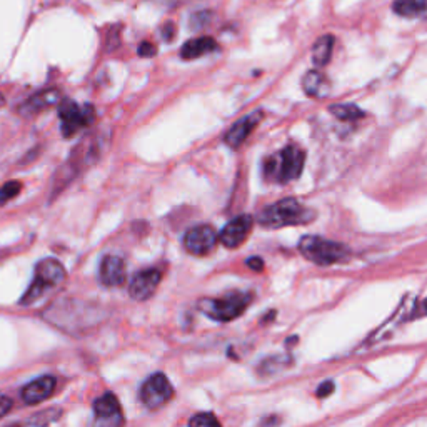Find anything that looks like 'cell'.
<instances>
[{"instance_id": "6da1fadb", "label": "cell", "mask_w": 427, "mask_h": 427, "mask_svg": "<svg viewBox=\"0 0 427 427\" xmlns=\"http://www.w3.org/2000/svg\"><path fill=\"white\" fill-rule=\"evenodd\" d=\"M316 214L297 199H282L276 204L265 207L259 215V224L267 229H279L285 226H299L314 221Z\"/></svg>"}, {"instance_id": "7a4b0ae2", "label": "cell", "mask_w": 427, "mask_h": 427, "mask_svg": "<svg viewBox=\"0 0 427 427\" xmlns=\"http://www.w3.org/2000/svg\"><path fill=\"white\" fill-rule=\"evenodd\" d=\"M305 154L297 146H287L281 152L267 157L264 162V176L267 181L287 184L301 176Z\"/></svg>"}, {"instance_id": "3957f363", "label": "cell", "mask_w": 427, "mask_h": 427, "mask_svg": "<svg viewBox=\"0 0 427 427\" xmlns=\"http://www.w3.org/2000/svg\"><path fill=\"white\" fill-rule=\"evenodd\" d=\"M65 279V269L57 259H44L35 265V276L31 287L24 294L20 304L31 305L47 294L51 289L57 287Z\"/></svg>"}, {"instance_id": "277c9868", "label": "cell", "mask_w": 427, "mask_h": 427, "mask_svg": "<svg viewBox=\"0 0 427 427\" xmlns=\"http://www.w3.org/2000/svg\"><path fill=\"white\" fill-rule=\"evenodd\" d=\"M299 251L305 259L317 265H333L344 262L349 257V249L344 244L319 237V235H305L301 239Z\"/></svg>"}, {"instance_id": "5b68a950", "label": "cell", "mask_w": 427, "mask_h": 427, "mask_svg": "<svg viewBox=\"0 0 427 427\" xmlns=\"http://www.w3.org/2000/svg\"><path fill=\"white\" fill-rule=\"evenodd\" d=\"M252 301L251 292H229L221 299H204L199 304V309L217 322H229L242 316Z\"/></svg>"}, {"instance_id": "8992f818", "label": "cell", "mask_w": 427, "mask_h": 427, "mask_svg": "<svg viewBox=\"0 0 427 427\" xmlns=\"http://www.w3.org/2000/svg\"><path fill=\"white\" fill-rule=\"evenodd\" d=\"M59 117L62 120V134L64 137H72L78 131L85 128L94 122L95 110L92 106H77L76 102L65 99L59 103Z\"/></svg>"}, {"instance_id": "52a82bcc", "label": "cell", "mask_w": 427, "mask_h": 427, "mask_svg": "<svg viewBox=\"0 0 427 427\" xmlns=\"http://www.w3.org/2000/svg\"><path fill=\"white\" fill-rule=\"evenodd\" d=\"M174 389L162 372L151 376L140 387V401L147 409H159L172 399Z\"/></svg>"}, {"instance_id": "ba28073f", "label": "cell", "mask_w": 427, "mask_h": 427, "mask_svg": "<svg viewBox=\"0 0 427 427\" xmlns=\"http://www.w3.org/2000/svg\"><path fill=\"white\" fill-rule=\"evenodd\" d=\"M219 242L217 234L210 226H196L189 229L184 235L185 251L194 256H207L214 251L215 244Z\"/></svg>"}, {"instance_id": "9c48e42d", "label": "cell", "mask_w": 427, "mask_h": 427, "mask_svg": "<svg viewBox=\"0 0 427 427\" xmlns=\"http://www.w3.org/2000/svg\"><path fill=\"white\" fill-rule=\"evenodd\" d=\"M162 281V271L157 267L146 269V271L137 272L128 284V294L135 301H147L154 296L157 287Z\"/></svg>"}, {"instance_id": "30bf717a", "label": "cell", "mask_w": 427, "mask_h": 427, "mask_svg": "<svg viewBox=\"0 0 427 427\" xmlns=\"http://www.w3.org/2000/svg\"><path fill=\"white\" fill-rule=\"evenodd\" d=\"M252 224H254V221H252L251 215H239V217L232 219V221L224 227L221 235H219V240H221L222 246L227 249H235L242 246L244 240L251 234Z\"/></svg>"}, {"instance_id": "8fae6325", "label": "cell", "mask_w": 427, "mask_h": 427, "mask_svg": "<svg viewBox=\"0 0 427 427\" xmlns=\"http://www.w3.org/2000/svg\"><path fill=\"white\" fill-rule=\"evenodd\" d=\"M99 279L107 287H117L126 282V262L122 257L109 254L102 259L101 269H99Z\"/></svg>"}, {"instance_id": "7c38bea8", "label": "cell", "mask_w": 427, "mask_h": 427, "mask_svg": "<svg viewBox=\"0 0 427 427\" xmlns=\"http://www.w3.org/2000/svg\"><path fill=\"white\" fill-rule=\"evenodd\" d=\"M260 120H262V112L260 110H256V112H252V114L246 115V117L239 119L237 122L229 128V132H227L226 137H224L227 146L232 149H237L239 146H242L244 140H246L247 137L251 135V132L259 126Z\"/></svg>"}, {"instance_id": "4fadbf2b", "label": "cell", "mask_w": 427, "mask_h": 427, "mask_svg": "<svg viewBox=\"0 0 427 427\" xmlns=\"http://www.w3.org/2000/svg\"><path fill=\"white\" fill-rule=\"evenodd\" d=\"M56 387H57L56 377L42 376L39 377V379L28 383L26 387L22 389L20 396H22V401L26 402L27 405H34L45 399H49V397L56 392Z\"/></svg>"}, {"instance_id": "5bb4252c", "label": "cell", "mask_w": 427, "mask_h": 427, "mask_svg": "<svg viewBox=\"0 0 427 427\" xmlns=\"http://www.w3.org/2000/svg\"><path fill=\"white\" fill-rule=\"evenodd\" d=\"M94 414L97 421L109 422V424H120L122 422V410L117 397L112 392L103 394L94 402Z\"/></svg>"}, {"instance_id": "9a60e30c", "label": "cell", "mask_w": 427, "mask_h": 427, "mask_svg": "<svg viewBox=\"0 0 427 427\" xmlns=\"http://www.w3.org/2000/svg\"><path fill=\"white\" fill-rule=\"evenodd\" d=\"M59 101H60V92L57 89L42 90V92L35 94L34 97L28 99L19 110L22 112L24 115H35L39 114V112L49 109V107L56 106Z\"/></svg>"}, {"instance_id": "2e32d148", "label": "cell", "mask_w": 427, "mask_h": 427, "mask_svg": "<svg viewBox=\"0 0 427 427\" xmlns=\"http://www.w3.org/2000/svg\"><path fill=\"white\" fill-rule=\"evenodd\" d=\"M214 51H217V42H215L212 37H199V39H192L184 44L181 51V57L184 60H194Z\"/></svg>"}, {"instance_id": "e0dca14e", "label": "cell", "mask_w": 427, "mask_h": 427, "mask_svg": "<svg viewBox=\"0 0 427 427\" xmlns=\"http://www.w3.org/2000/svg\"><path fill=\"white\" fill-rule=\"evenodd\" d=\"M302 89L310 97H324L327 89H329V84H327V78L319 70H310L302 78Z\"/></svg>"}, {"instance_id": "ac0fdd59", "label": "cell", "mask_w": 427, "mask_h": 427, "mask_svg": "<svg viewBox=\"0 0 427 427\" xmlns=\"http://www.w3.org/2000/svg\"><path fill=\"white\" fill-rule=\"evenodd\" d=\"M394 12L405 19L421 17L427 14V0H396Z\"/></svg>"}, {"instance_id": "d6986e66", "label": "cell", "mask_w": 427, "mask_h": 427, "mask_svg": "<svg viewBox=\"0 0 427 427\" xmlns=\"http://www.w3.org/2000/svg\"><path fill=\"white\" fill-rule=\"evenodd\" d=\"M333 49H334V37L333 35H324L314 44L312 49V60L317 67H324L326 64H329L330 57H333Z\"/></svg>"}, {"instance_id": "ffe728a7", "label": "cell", "mask_w": 427, "mask_h": 427, "mask_svg": "<svg viewBox=\"0 0 427 427\" xmlns=\"http://www.w3.org/2000/svg\"><path fill=\"white\" fill-rule=\"evenodd\" d=\"M329 110L334 117L344 120V122H355V120L364 117V112L354 103H335V106L329 107Z\"/></svg>"}, {"instance_id": "44dd1931", "label": "cell", "mask_w": 427, "mask_h": 427, "mask_svg": "<svg viewBox=\"0 0 427 427\" xmlns=\"http://www.w3.org/2000/svg\"><path fill=\"white\" fill-rule=\"evenodd\" d=\"M20 190H22V184L17 181H10V182H7V184H3L2 187H0V206L9 202L10 199L17 197Z\"/></svg>"}, {"instance_id": "7402d4cb", "label": "cell", "mask_w": 427, "mask_h": 427, "mask_svg": "<svg viewBox=\"0 0 427 427\" xmlns=\"http://www.w3.org/2000/svg\"><path fill=\"white\" fill-rule=\"evenodd\" d=\"M190 426H219L221 422H219V419H215L214 414L210 412H202L197 414V416H194L189 421Z\"/></svg>"}, {"instance_id": "603a6c76", "label": "cell", "mask_w": 427, "mask_h": 427, "mask_svg": "<svg viewBox=\"0 0 427 427\" xmlns=\"http://www.w3.org/2000/svg\"><path fill=\"white\" fill-rule=\"evenodd\" d=\"M333 392H334V383H333V380H326V383H322L321 385H319L317 397H321V399H326V397H329Z\"/></svg>"}, {"instance_id": "cb8c5ba5", "label": "cell", "mask_w": 427, "mask_h": 427, "mask_svg": "<svg viewBox=\"0 0 427 427\" xmlns=\"http://www.w3.org/2000/svg\"><path fill=\"white\" fill-rule=\"evenodd\" d=\"M12 405H14V402H12L10 397L0 396V419L6 417L7 414H9V410L12 409Z\"/></svg>"}, {"instance_id": "d4e9b609", "label": "cell", "mask_w": 427, "mask_h": 427, "mask_svg": "<svg viewBox=\"0 0 427 427\" xmlns=\"http://www.w3.org/2000/svg\"><path fill=\"white\" fill-rule=\"evenodd\" d=\"M137 52H139L140 57H152L156 53V45H152L151 42H142Z\"/></svg>"}, {"instance_id": "484cf974", "label": "cell", "mask_w": 427, "mask_h": 427, "mask_svg": "<svg viewBox=\"0 0 427 427\" xmlns=\"http://www.w3.org/2000/svg\"><path fill=\"white\" fill-rule=\"evenodd\" d=\"M247 265L252 269V271H256V272H260L264 269V262H262V259H260V257H252V259H249Z\"/></svg>"}, {"instance_id": "4316f807", "label": "cell", "mask_w": 427, "mask_h": 427, "mask_svg": "<svg viewBox=\"0 0 427 427\" xmlns=\"http://www.w3.org/2000/svg\"><path fill=\"white\" fill-rule=\"evenodd\" d=\"M419 309H421V312H422V314H427V299H426L424 302H422L421 305H419Z\"/></svg>"}, {"instance_id": "83f0119b", "label": "cell", "mask_w": 427, "mask_h": 427, "mask_svg": "<svg viewBox=\"0 0 427 427\" xmlns=\"http://www.w3.org/2000/svg\"><path fill=\"white\" fill-rule=\"evenodd\" d=\"M3 103H6V99H3V95H2V94H0V107H2V106H3Z\"/></svg>"}]
</instances>
